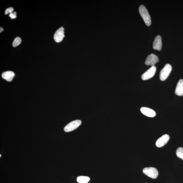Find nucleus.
<instances>
[{
    "label": "nucleus",
    "mask_w": 183,
    "mask_h": 183,
    "mask_svg": "<svg viewBox=\"0 0 183 183\" xmlns=\"http://www.w3.org/2000/svg\"><path fill=\"white\" fill-rule=\"evenodd\" d=\"M139 11L141 16L145 23L148 26H150L151 24V17L149 14L147 9L143 5L140 6Z\"/></svg>",
    "instance_id": "f257e3e1"
},
{
    "label": "nucleus",
    "mask_w": 183,
    "mask_h": 183,
    "mask_svg": "<svg viewBox=\"0 0 183 183\" xmlns=\"http://www.w3.org/2000/svg\"><path fill=\"white\" fill-rule=\"evenodd\" d=\"M172 70V67L169 64L165 65L163 68L161 70L160 73L159 78L161 81H164L166 80L171 73Z\"/></svg>",
    "instance_id": "f03ea898"
},
{
    "label": "nucleus",
    "mask_w": 183,
    "mask_h": 183,
    "mask_svg": "<svg viewBox=\"0 0 183 183\" xmlns=\"http://www.w3.org/2000/svg\"><path fill=\"white\" fill-rule=\"evenodd\" d=\"M143 172L146 176L153 179L156 178L159 175L157 169L153 167H146L143 169Z\"/></svg>",
    "instance_id": "7ed1b4c3"
},
{
    "label": "nucleus",
    "mask_w": 183,
    "mask_h": 183,
    "mask_svg": "<svg viewBox=\"0 0 183 183\" xmlns=\"http://www.w3.org/2000/svg\"><path fill=\"white\" fill-rule=\"evenodd\" d=\"M82 124V121L80 120L73 121L67 124L65 127L64 130L65 132H69L76 129Z\"/></svg>",
    "instance_id": "20e7f679"
},
{
    "label": "nucleus",
    "mask_w": 183,
    "mask_h": 183,
    "mask_svg": "<svg viewBox=\"0 0 183 183\" xmlns=\"http://www.w3.org/2000/svg\"><path fill=\"white\" fill-rule=\"evenodd\" d=\"M156 70V68L155 66H152L146 71L142 75V78L144 80H149L154 76Z\"/></svg>",
    "instance_id": "39448f33"
},
{
    "label": "nucleus",
    "mask_w": 183,
    "mask_h": 183,
    "mask_svg": "<svg viewBox=\"0 0 183 183\" xmlns=\"http://www.w3.org/2000/svg\"><path fill=\"white\" fill-rule=\"evenodd\" d=\"M159 58L157 56L151 54L146 58L145 63L146 65H150L152 67L154 66L156 63L159 62Z\"/></svg>",
    "instance_id": "423d86ee"
},
{
    "label": "nucleus",
    "mask_w": 183,
    "mask_h": 183,
    "mask_svg": "<svg viewBox=\"0 0 183 183\" xmlns=\"http://www.w3.org/2000/svg\"><path fill=\"white\" fill-rule=\"evenodd\" d=\"M64 29L61 27L58 29L54 35V38L55 41L60 42L62 41L65 36Z\"/></svg>",
    "instance_id": "0eeeda50"
},
{
    "label": "nucleus",
    "mask_w": 183,
    "mask_h": 183,
    "mask_svg": "<svg viewBox=\"0 0 183 183\" xmlns=\"http://www.w3.org/2000/svg\"><path fill=\"white\" fill-rule=\"evenodd\" d=\"M169 139V136L168 135H164L157 140L156 142V146L159 148L163 147L168 142Z\"/></svg>",
    "instance_id": "6e6552de"
},
{
    "label": "nucleus",
    "mask_w": 183,
    "mask_h": 183,
    "mask_svg": "<svg viewBox=\"0 0 183 183\" xmlns=\"http://www.w3.org/2000/svg\"><path fill=\"white\" fill-rule=\"evenodd\" d=\"M140 111L144 115L150 117H155L156 113L153 110L147 107H142L140 109Z\"/></svg>",
    "instance_id": "1a4fd4ad"
},
{
    "label": "nucleus",
    "mask_w": 183,
    "mask_h": 183,
    "mask_svg": "<svg viewBox=\"0 0 183 183\" xmlns=\"http://www.w3.org/2000/svg\"><path fill=\"white\" fill-rule=\"evenodd\" d=\"M162 43L161 38V36L158 35L156 36L153 43V48L154 49L161 51V50Z\"/></svg>",
    "instance_id": "9d476101"
},
{
    "label": "nucleus",
    "mask_w": 183,
    "mask_h": 183,
    "mask_svg": "<svg viewBox=\"0 0 183 183\" xmlns=\"http://www.w3.org/2000/svg\"><path fill=\"white\" fill-rule=\"evenodd\" d=\"M175 93L177 95L180 96L183 95V80H179L177 84Z\"/></svg>",
    "instance_id": "9b49d317"
},
{
    "label": "nucleus",
    "mask_w": 183,
    "mask_h": 183,
    "mask_svg": "<svg viewBox=\"0 0 183 183\" xmlns=\"http://www.w3.org/2000/svg\"><path fill=\"white\" fill-rule=\"evenodd\" d=\"M15 76L14 72L11 71H6L2 74V78L8 82H11Z\"/></svg>",
    "instance_id": "f8f14e48"
},
{
    "label": "nucleus",
    "mask_w": 183,
    "mask_h": 183,
    "mask_svg": "<svg viewBox=\"0 0 183 183\" xmlns=\"http://www.w3.org/2000/svg\"><path fill=\"white\" fill-rule=\"evenodd\" d=\"M90 178L87 176H79L77 178V182L79 183H88L89 182Z\"/></svg>",
    "instance_id": "ddd939ff"
},
{
    "label": "nucleus",
    "mask_w": 183,
    "mask_h": 183,
    "mask_svg": "<svg viewBox=\"0 0 183 183\" xmlns=\"http://www.w3.org/2000/svg\"><path fill=\"white\" fill-rule=\"evenodd\" d=\"M176 154L178 156L183 160V148L180 147L177 149L176 151Z\"/></svg>",
    "instance_id": "4468645a"
},
{
    "label": "nucleus",
    "mask_w": 183,
    "mask_h": 183,
    "mask_svg": "<svg viewBox=\"0 0 183 183\" xmlns=\"http://www.w3.org/2000/svg\"><path fill=\"white\" fill-rule=\"evenodd\" d=\"M22 42V39L19 37H17L15 38L14 41H13L12 45L13 47H16L17 46H19L21 43Z\"/></svg>",
    "instance_id": "2eb2a0df"
},
{
    "label": "nucleus",
    "mask_w": 183,
    "mask_h": 183,
    "mask_svg": "<svg viewBox=\"0 0 183 183\" xmlns=\"http://www.w3.org/2000/svg\"><path fill=\"white\" fill-rule=\"evenodd\" d=\"M14 9L12 7H9V8L7 9L5 11V14L7 15L9 13L11 14L14 11Z\"/></svg>",
    "instance_id": "dca6fc26"
},
{
    "label": "nucleus",
    "mask_w": 183,
    "mask_h": 183,
    "mask_svg": "<svg viewBox=\"0 0 183 183\" xmlns=\"http://www.w3.org/2000/svg\"><path fill=\"white\" fill-rule=\"evenodd\" d=\"M9 16L11 17L12 19H14L16 18L17 17L16 16V12H15L11 13L10 14Z\"/></svg>",
    "instance_id": "f3484780"
},
{
    "label": "nucleus",
    "mask_w": 183,
    "mask_h": 183,
    "mask_svg": "<svg viewBox=\"0 0 183 183\" xmlns=\"http://www.w3.org/2000/svg\"><path fill=\"white\" fill-rule=\"evenodd\" d=\"M3 30V29L1 27V29H0V32L1 33V32H2Z\"/></svg>",
    "instance_id": "a211bd4d"
},
{
    "label": "nucleus",
    "mask_w": 183,
    "mask_h": 183,
    "mask_svg": "<svg viewBox=\"0 0 183 183\" xmlns=\"http://www.w3.org/2000/svg\"><path fill=\"white\" fill-rule=\"evenodd\" d=\"M1 157V154L0 155V157Z\"/></svg>",
    "instance_id": "6ab92c4d"
}]
</instances>
